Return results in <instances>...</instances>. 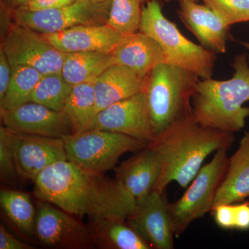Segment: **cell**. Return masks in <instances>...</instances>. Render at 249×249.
<instances>
[{"label": "cell", "mask_w": 249, "mask_h": 249, "mask_svg": "<svg viewBox=\"0 0 249 249\" xmlns=\"http://www.w3.org/2000/svg\"><path fill=\"white\" fill-rule=\"evenodd\" d=\"M34 183V195L39 200L89 221L106 217L127 219L137 206L116 178L85 170L68 160L47 166Z\"/></svg>", "instance_id": "6da1fadb"}, {"label": "cell", "mask_w": 249, "mask_h": 249, "mask_svg": "<svg viewBox=\"0 0 249 249\" xmlns=\"http://www.w3.org/2000/svg\"><path fill=\"white\" fill-rule=\"evenodd\" d=\"M234 140V133L203 125L193 114L173 123L147 143L157 152L162 164L154 191L163 193L173 181L187 188L205 160L219 149L229 150Z\"/></svg>", "instance_id": "7a4b0ae2"}, {"label": "cell", "mask_w": 249, "mask_h": 249, "mask_svg": "<svg viewBox=\"0 0 249 249\" xmlns=\"http://www.w3.org/2000/svg\"><path fill=\"white\" fill-rule=\"evenodd\" d=\"M233 76L226 80L200 79L192 98L193 116L199 124L235 133L245 126L249 116L248 55H236L231 64Z\"/></svg>", "instance_id": "3957f363"}, {"label": "cell", "mask_w": 249, "mask_h": 249, "mask_svg": "<svg viewBox=\"0 0 249 249\" xmlns=\"http://www.w3.org/2000/svg\"><path fill=\"white\" fill-rule=\"evenodd\" d=\"M199 80L195 73L167 63L149 73L145 92L155 137L193 114L192 98Z\"/></svg>", "instance_id": "277c9868"}, {"label": "cell", "mask_w": 249, "mask_h": 249, "mask_svg": "<svg viewBox=\"0 0 249 249\" xmlns=\"http://www.w3.org/2000/svg\"><path fill=\"white\" fill-rule=\"evenodd\" d=\"M139 31L158 42L164 54L165 63L184 69L200 79L212 78L215 53L186 38L163 14L156 0L148 1L142 8Z\"/></svg>", "instance_id": "5b68a950"}, {"label": "cell", "mask_w": 249, "mask_h": 249, "mask_svg": "<svg viewBox=\"0 0 249 249\" xmlns=\"http://www.w3.org/2000/svg\"><path fill=\"white\" fill-rule=\"evenodd\" d=\"M62 139L68 160L102 174L113 169L124 154L139 151L147 145L126 134L101 129L71 134Z\"/></svg>", "instance_id": "8992f818"}, {"label": "cell", "mask_w": 249, "mask_h": 249, "mask_svg": "<svg viewBox=\"0 0 249 249\" xmlns=\"http://www.w3.org/2000/svg\"><path fill=\"white\" fill-rule=\"evenodd\" d=\"M228 148L214 153L208 164L201 167L188 189L178 201L168 203V211L174 233H183L192 222L211 211L218 188L224 179L229 165Z\"/></svg>", "instance_id": "52a82bcc"}, {"label": "cell", "mask_w": 249, "mask_h": 249, "mask_svg": "<svg viewBox=\"0 0 249 249\" xmlns=\"http://www.w3.org/2000/svg\"><path fill=\"white\" fill-rule=\"evenodd\" d=\"M111 2L76 0L56 9L36 11L18 9L11 11V15L15 23L40 34H53L76 26L107 24Z\"/></svg>", "instance_id": "ba28073f"}, {"label": "cell", "mask_w": 249, "mask_h": 249, "mask_svg": "<svg viewBox=\"0 0 249 249\" xmlns=\"http://www.w3.org/2000/svg\"><path fill=\"white\" fill-rule=\"evenodd\" d=\"M1 47L11 67L27 66L42 75L60 73L65 53L57 50L43 34L12 23L1 39Z\"/></svg>", "instance_id": "9c48e42d"}, {"label": "cell", "mask_w": 249, "mask_h": 249, "mask_svg": "<svg viewBox=\"0 0 249 249\" xmlns=\"http://www.w3.org/2000/svg\"><path fill=\"white\" fill-rule=\"evenodd\" d=\"M93 129L126 134L147 144L151 142L155 132L145 91L100 111L85 131Z\"/></svg>", "instance_id": "30bf717a"}, {"label": "cell", "mask_w": 249, "mask_h": 249, "mask_svg": "<svg viewBox=\"0 0 249 249\" xmlns=\"http://www.w3.org/2000/svg\"><path fill=\"white\" fill-rule=\"evenodd\" d=\"M36 237L51 248L83 249L96 247L89 228L57 206L40 201L36 213Z\"/></svg>", "instance_id": "8fae6325"}, {"label": "cell", "mask_w": 249, "mask_h": 249, "mask_svg": "<svg viewBox=\"0 0 249 249\" xmlns=\"http://www.w3.org/2000/svg\"><path fill=\"white\" fill-rule=\"evenodd\" d=\"M8 130L18 175L23 178L35 181L39 174L49 165L68 160L61 138Z\"/></svg>", "instance_id": "7c38bea8"}, {"label": "cell", "mask_w": 249, "mask_h": 249, "mask_svg": "<svg viewBox=\"0 0 249 249\" xmlns=\"http://www.w3.org/2000/svg\"><path fill=\"white\" fill-rule=\"evenodd\" d=\"M3 126L19 133L64 138L74 134L68 116L34 102L10 110L0 111Z\"/></svg>", "instance_id": "4fadbf2b"}, {"label": "cell", "mask_w": 249, "mask_h": 249, "mask_svg": "<svg viewBox=\"0 0 249 249\" xmlns=\"http://www.w3.org/2000/svg\"><path fill=\"white\" fill-rule=\"evenodd\" d=\"M127 222L152 249H174V233L164 193L152 191L139 201Z\"/></svg>", "instance_id": "5bb4252c"}, {"label": "cell", "mask_w": 249, "mask_h": 249, "mask_svg": "<svg viewBox=\"0 0 249 249\" xmlns=\"http://www.w3.org/2000/svg\"><path fill=\"white\" fill-rule=\"evenodd\" d=\"M178 14L202 47L215 53L227 52L228 32L231 26L213 9L194 0H180Z\"/></svg>", "instance_id": "9a60e30c"}, {"label": "cell", "mask_w": 249, "mask_h": 249, "mask_svg": "<svg viewBox=\"0 0 249 249\" xmlns=\"http://www.w3.org/2000/svg\"><path fill=\"white\" fill-rule=\"evenodd\" d=\"M43 36L57 50L64 53H111L123 37L108 24L76 26Z\"/></svg>", "instance_id": "2e32d148"}, {"label": "cell", "mask_w": 249, "mask_h": 249, "mask_svg": "<svg viewBox=\"0 0 249 249\" xmlns=\"http://www.w3.org/2000/svg\"><path fill=\"white\" fill-rule=\"evenodd\" d=\"M161 169L160 157L147 145L116 168L115 178L137 204L153 191Z\"/></svg>", "instance_id": "e0dca14e"}, {"label": "cell", "mask_w": 249, "mask_h": 249, "mask_svg": "<svg viewBox=\"0 0 249 249\" xmlns=\"http://www.w3.org/2000/svg\"><path fill=\"white\" fill-rule=\"evenodd\" d=\"M111 53L116 65L130 69L143 77L165 63L164 54L158 42L140 31L123 36Z\"/></svg>", "instance_id": "ac0fdd59"}, {"label": "cell", "mask_w": 249, "mask_h": 249, "mask_svg": "<svg viewBox=\"0 0 249 249\" xmlns=\"http://www.w3.org/2000/svg\"><path fill=\"white\" fill-rule=\"evenodd\" d=\"M147 78L122 65H111L93 82L96 114L114 103L145 91Z\"/></svg>", "instance_id": "d6986e66"}, {"label": "cell", "mask_w": 249, "mask_h": 249, "mask_svg": "<svg viewBox=\"0 0 249 249\" xmlns=\"http://www.w3.org/2000/svg\"><path fill=\"white\" fill-rule=\"evenodd\" d=\"M249 197V131L229 158L227 173L218 188L212 209L218 205L235 204ZM212 211V210H211Z\"/></svg>", "instance_id": "ffe728a7"}, {"label": "cell", "mask_w": 249, "mask_h": 249, "mask_svg": "<svg viewBox=\"0 0 249 249\" xmlns=\"http://www.w3.org/2000/svg\"><path fill=\"white\" fill-rule=\"evenodd\" d=\"M96 247L108 249H150L152 247L129 225L127 219L106 217L88 225Z\"/></svg>", "instance_id": "44dd1931"}, {"label": "cell", "mask_w": 249, "mask_h": 249, "mask_svg": "<svg viewBox=\"0 0 249 249\" xmlns=\"http://www.w3.org/2000/svg\"><path fill=\"white\" fill-rule=\"evenodd\" d=\"M116 65L111 53L76 52L65 53L61 73L72 85L94 82L111 65Z\"/></svg>", "instance_id": "7402d4cb"}, {"label": "cell", "mask_w": 249, "mask_h": 249, "mask_svg": "<svg viewBox=\"0 0 249 249\" xmlns=\"http://www.w3.org/2000/svg\"><path fill=\"white\" fill-rule=\"evenodd\" d=\"M0 204L11 222L24 235L36 236V213L30 196L11 189L0 191Z\"/></svg>", "instance_id": "603a6c76"}, {"label": "cell", "mask_w": 249, "mask_h": 249, "mask_svg": "<svg viewBox=\"0 0 249 249\" xmlns=\"http://www.w3.org/2000/svg\"><path fill=\"white\" fill-rule=\"evenodd\" d=\"M62 111L71 121L74 134L85 132L96 115L93 82L73 85L71 94Z\"/></svg>", "instance_id": "cb8c5ba5"}, {"label": "cell", "mask_w": 249, "mask_h": 249, "mask_svg": "<svg viewBox=\"0 0 249 249\" xmlns=\"http://www.w3.org/2000/svg\"><path fill=\"white\" fill-rule=\"evenodd\" d=\"M42 76L32 67H12L7 92L0 102V111L10 110L30 102L31 94Z\"/></svg>", "instance_id": "d4e9b609"}, {"label": "cell", "mask_w": 249, "mask_h": 249, "mask_svg": "<svg viewBox=\"0 0 249 249\" xmlns=\"http://www.w3.org/2000/svg\"><path fill=\"white\" fill-rule=\"evenodd\" d=\"M73 85L60 73L42 75L31 94L30 102L38 103L53 109L62 111L71 94Z\"/></svg>", "instance_id": "484cf974"}, {"label": "cell", "mask_w": 249, "mask_h": 249, "mask_svg": "<svg viewBox=\"0 0 249 249\" xmlns=\"http://www.w3.org/2000/svg\"><path fill=\"white\" fill-rule=\"evenodd\" d=\"M142 0H111L107 24L123 36L139 31Z\"/></svg>", "instance_id": "4316f807"}, {"label": "cell", "mask_w": 249, "mask_h": 249, "mask_svg": "<svg viewBox=\"0 0 249 249\" xmlns=\"http://www.w3.org/2000/svg\"><path fill=\"white\" fill-rule=\"evenodd\" d=\"M229 26L249 21V0H202Z\"/></svg>", "instance_id": "83f0119b"}, {"label": "cell", "mask_w": 249, "mask_h": 249, "mask_svg": "<svg viewBox=\"0 0 249 249\" xmlns=\"http://www.w3.org/2000/svg\"><path fill=\"white\" fill-rule=\"evenodd\" d=\"M18 175L9 130L2 125L0 127V178L3 182L13 184Z\"/></svg>", "instance_id": "f1b7e54d"}, {"label": "cell", "mask_w": 249, "mask_h": 249, "mask_svg": "<svg viewBox=\"0 0 249 249\" xmlns=\"http://www.w3.org/2000/svg\"><path fill=\"white\" fill-rule=\"evenodd\" d=\"M211 211L218 227L227 230L235 229L234 204L218 205Z\"/></svg>", "instance_id": "f546056e"}, {"label": "cell", "mask_w": 249, "mask_h": 249, "mask_svg": "<svg viewBox=\"0 0 249 249\" xmlns=\"http://www.w3.org/2000/svg\"><path fill=\"white\" fill-rule=\"evenodd\" d=\"M12 73V67L6 53L0 47V102L4 99L7 92Z\"/></svg>", "instance_id": "4dcf8cb0"}, {"label": "cell", "mask_w": 249, "mask_h": 249, "mask_svg": "<svg viewBox=\"0 0 249 249\" xmlns=\"http://www.w3.org/2000/svg\"><path fill=\"white\" fill-rule=\"evenodd\" d=\"M34 247L24 243L10 233L3 224L0 225V249H32Z\"/></svg>", "instance_id": "1f68e13d"}, {"label": "cell", "mask_w": 249, "mask_h": 249, "mask_svg": "<svg viewBox=\"0 0 249 249\" xmlns=\"http://www.w3.org/2000/svg\"><path fill=\"white\" fill-rule=\"evenodd\" d=\"M76 0H31L29 4L19 9H25L28 11H36L40 10L56 9L71 4ZM18 10V9H17Z\"/></svg>", "instance_id": "d6a6232c"}, {"label": "cell", "mask_w": 249, "mask_h": 249, "mask_svg": "<svg viewBox=\"0 0 249 249\" xmlns=\"http://www.w3.org/2000/svg\"><path fill=\"white\" fill-rule=\"evenodd\" d=\"M235 229L239 231L249 230V202L234 204Z\"/></svg>", "instance_id": "836d02e7"}, {"label": "cell", "mask_w": 249, "mask_h": 249, "mask_svg": "<svg viewBox=\"0 0 249 249\" xmlns=\"http://www.w3.org/2000/svg\"><path fill=\"white\" fill-rule=\"evenodd\" d=\"M31 0H1V5L11 11L25 7Z\"/></svg>", "instance_id": "e575fe53"}, {"label": "cell", "mask_w": 249, "mask_h": 249, "mask_svg": "<svg viewBox=\"0 0 249 249\" xmlns=\"http://www.w3.org/2000/svg\"><path fill=\"white\" fill-rule=\"evenodd\" d=\"M241 45L243 46L245 48L249 50V42H240Z\"/></svg>", "instance_id": "d590c367"}, {"label": "cell", "mask_w": 249, "mask_h": 249, "mask_svg": "<svg viewBox=\"0 0 249 249\" xmlns=\"http://www.w3.org/2000/svg\"><path fill=\"white\" fill-rule=\"evenodd\" d=\"M92 1H98V2H105V1H111V0H92Z\"/></svg>", "instance_id": "8d00e7d4"}, {"label": "cell", "mask_w": 249, "mask_h": 249, "mask_svg": "<svg viewBox=\"0 0 249 249\" xmlns=\"http://www.w3.org/2000/svg\"><path fill=\"white\" fill-rule=\"evenodd\" d=\"M248 60H249V55H248Z\"/></svg>", "instance_id": "74e56055"}]
</instances>
